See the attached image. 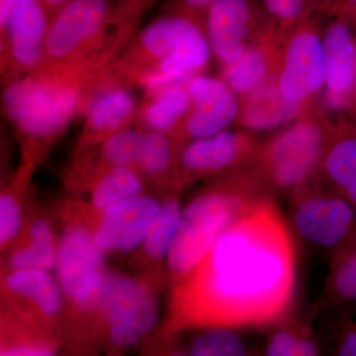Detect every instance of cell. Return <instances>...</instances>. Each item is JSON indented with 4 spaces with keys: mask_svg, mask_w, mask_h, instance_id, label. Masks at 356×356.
I'll list each match as a JSON object with an SVG mask.
<instances>
[{
    "mask_svg": "<svg viewBox=\"0 0 356 356\" xmlns=\"http://www.w3.org/2000/svg\"><path fill=\"white\" fill-rule=\"evenodd\" d=\"M321 177L356 210V124L331 128Z\"/></svg>",
    "mask_w": 356,
    "mask_h": 356,
    "instance_id": "15",
    "label": "cell"
},
{
    "mask_svg": "<svg viewBox=\"0 0 356 356\" xmlns=\"http://www.w3.org/2000/svg\"><path fill=\"white\" fill-rule=\"evenodd\" d=\"M325 310L329 313L325 348L332 355L356 356V303Z\"/></svg>",
    "mask_w": 356,
    "mask_h": 356,
    "instance_id": "25",
    "label": "cell"
},
{
    "mask_svg": "<svg viewBox=\"0 0 356 356\" xmlns=\"http://www.w3.org/2000/svg\"><path fill=\"white\" fill-rule=\"evenodd\" d=\"M47 3L51 4V6H58V4L64 3L67 0H44Z\"/></svg>",
    "mask_w": 356,
    "mask_h": 356,
    "instance_id": "37",
    "label": "cell"
},
{
    "mask_svg": "<svg viewBox=\"0 0 356 356\" xmlns=\"http://www.w3.org/2000/svg\"><path fill=\"white\" fill-rule=\"evenodd\" d=\"M105 274L102 271L88 274L74 293V304L83 313L89 314L102 309Z\"/></svg>",
    "mask_w": 356,
    "mask_h": 356,
    "instance_id": "31",
    "label": "cell"
},
{
    "mask_svg": "<svg viewBox=\"0 0 356 356\" xmlns=\"http://www.w3.org/2000/svg\"><path fill=\"white\" fill-rule=\"evenodd\" d=\"M172 149L163 132L154 130L143 135L138 163L149 175H161L172 163Z\"/></svg>",
    "mask_w": 356,
    "mask_h": 356,
    "instance_id": "30",
    "label": "cell"
},
{
    "mask_svg": "<svg viewBox=\"0 0 356 356\" xmlns=\"http://www.w3.org/2000/svg\"><path fill=\"white\" fill-rule=\"evenodd\" d=\"M86 96L79 70L51 67L7 86L3 104L21 132L43 138L64 129L83 107Z\"/></svg>",
    "mask_w": 356,
    "mask_h": 356,
    "instance_id": "3",
    "label": "cell"
},
{
    "mask_svg": "<svg viewBox=\"0 0 356 356\" xmlns=\"http://www.w3.org/2000/svg\"><path fill=\"white\" fill-rule=\"evenodd\" d=\"M31 247L22 248L11 257L10 266L19 269L48 270L56 264L53 234L44 220H36L31 227Z\"/></svg>",
    "mask_w": 356,
    "mask_h": 356,
    "instance_id": "28",
    "label": "cell"
},
{
    "mask_svg": "<svg viewBox=\"0 0 356 356\" xmlns=\"http://www.w3.org/2000/svg\"><path fill=\"white\" fill-rule=\"evenodd\" d=\"M102 250L83 228L70 229L58 247L56 266L65 294L72 298L76 287L88 274L102 271Z\"/></svg>",
    "mask_w": 356,
    "mask_h": 356,
    "instance_id": "16",
    "label": "cell"
},
{
    "mask_svg": "<svg viewBox=\"0 0 356 356\" xmlns=\"http://www.w3.org/2000/svg\"><path fill=\"white\" fill-rule=\"evenodd\" d=\"M356 303V236L330 257L324 307Z\"/></svg>",
    "mask_w": 356,
    "mask_h": 356,
    "instance_id": "21",
    "label": "cell"
},
{
    "mask_svg": "<svg viewBox=\"0 0 356 356\" xmlns=\"http://www.w3.org/2000/svg\"><path fill=\"white\" fill-rule=\"evenodd\" d=\"M289 197L293 235L312 250L332 257L356 236V210L321 177Z\"/></svg>",
    "mask_w": 356,
    "mask_h": 356,
    "instance_id": "5",
    "label": "cell"
},
{
    "mask_svg": "<svg viewBox=\"0 0 356 356\" xmlns=\"http://www.w3.org/2000/svg\"><path fill=\"white\" fill-rule=\"evenodd\" d=\"M325 86V104L334 111L356 107V38L350 26L337 21L323 39Z\"/></svg>",
    "mask_w": 356,
    "mask_h": 356,
    "instance_id": "10",
    "label": "cell"
},
{
    "mask_svg": "<svg viewBox=\"0 0 356 356\" xmlns=\"http://www.w3.org/2000/svg\"><path fill=\"white\" fill-rule=\"evenodd\" d=\"M276 81L283 95L303 103L323 88L325 84L324 50L317 32L302 28L290 37Z\"/></svg>",
    "mask_w": 356,
    "mask_h": 356,
    "instance_id": "8",
    "label": "cell"
},
{
    "mask_svg": "<svg viewBox=\"0 0 356 356\" xmlns=\"http://www.w3.org/2000/svg\"><path fill=\"white\" fill-rule=\"evenodd\" d=\"M100 311L108 320L112 343L121 348L137 343L158 321V308L146 288L118 274H105Z\"/></svg>",
    "mask_w": 356,
    "mask_h": 356,
    "instance_id": "7",
    "label": "cell"
},
{
    "mask_svg": "<svg viewBox=\"0 0 356 356\" xmlns=\"http://www.w3.org/2000/svg\"><path fill=\"white\" fill-rule=\"evenodd\" d=\"M350 1L351 3V6H353V7H355V8H356V0H350Z\"/></svg>",
    "mask_w": 356,
    "mask_h": 356,
    "instance_id": "38",
    "label": "cell"
},
{
    "mask_svg": "<svg viewBox=\"0 0 356 356\" xmlns=\"http://www.w3.org/2000/svg\"><path fill=\"white\" fill-rule=\"evenodd\" d=\"M186 88L192 100V109L182 125L187 137L195 140L216 135L240 117L238 98L224 81L194 76L187 81Z\"/></svg>",
    "mask_w": 356,
    "mask_h": 356,
    "instance_id": "9",
    "label": "cell"
},
{
    "mask_svg": "<svg viewBox=\"0 0 356 356\" xmlns=\"http://www.w3.org/2000/svg\"><path fill=\"white\" fill-rule=\"evenodd\" d=\"M302 105L283 95L275 79L248 96L238 121L245 130L273 131L298 118Z\"/></svg>",
    "mask_w": 356,
    "mask_h": 356,
    "instance_id": "17",
    "label": "cell"
},
{
    "mask_svg": "<svg viewBox=\"0 0 356 356\" xmlns=\"http://www.w3.org/2000/svg\"><path fill=\"white\" fill-rule=\"evenodd\" d=\"M257 146L250 134L226 129L191 143L182 152L181 165L193 175L224 172L252 163Z\"/></svg>",
    "mask_w": 356,
    "mask_h": 356,
    "instance_id": "13",
    "label": "cell"
},
{
    "mask_svg": "<svg viewBox=\"0 0 356 356\" xmlns=\"http://www.w3.org/2000/svg\"><path fill=\"white\" fill-rule=\"evenodd\" d=\"M182 210L177 199L170 198L159 208L144 243L147 255L154 261L168 257L179 228Z\"/></svg>",
    "mask_w": 356,
    "mask_h": 356,
    "instance_id": "24",
    "label": "cell"
},
{
    "mask_svg": "<svg viewBox=\"0 0 356 356\" xmlns=\"http://www.w3.org/2000/svg\"><path fill=\"white\" fill-rule=\"evenodd\" d=\"M6 286L31 299L46 315H55L60 308V287L44 269L15 270L6 278Z\"/></svg>",
    "mask_w": 356,
    "mask_h": 356,
    "instance_id": "22",
    "label": "cell"
},
{
    "mask_svg": "<svg viewBox=\"0 0 356 356\" xmlns=\"http://www.w3.org/2000/svg\"><path fill=\"white\" fill-rule=\"evenodd\" d=\"M267 339L264 353L267 356H317L322 344L307 325H280Z\"/></svg>",
    "mask_w": 356,
    "mask_h": 356,
    "instance_id": "23",
    "label": "cell"
},
{
    "mask_svg": "<svg viewBox=\"0 0 356 356\" xmlns=\"http://www.w3.org/2000/svg\"><path fill=\"white\" fill-rule=\"evenodd\" d=\"M250 21V7L245 0H222L211 6L208 17L211 50L225 67L247 50Z\"/></svg>",
    "mask_w": 356,
    "mask_h": 356,
    "instance_id": "14",
    "label": "cell"
},
{
    "mask_svg": "<svg viewBox=\"0 0 356 356\" xmlns=\"http://www.w3.org/2000/svg\"><path fill=\"white\" fill-rule=\"evenodd\" d=\"M331 128L303 117L257 146L252 166L271 193L291 195L321 178Z\"/></svg>",
    "mask_w": 356,
    "mask_h": 356,
    "instance_id": "4",
    "label": "cell"
},
{
    "mask_svg": "<svg viewBox=\"0 0 356 356\" xmlns=\"http://www.w3.org/2000/svg\"><path fill=\"white\" fill-rule=\"evenodd\" d=\"M142 189L137 173L129 166H114L96 184L92 201L98 209H107L135 197Z\"/></svg>",
    "mask_w": 356,
    "mask_h": 356,
    "instance_id": "26",
    "label": "cell"
},
{
    "mask_svg": "<svg viewBox=\"0 0 356 356\" xmlns=\"http://www.w3.org/2000/svg\"><path fill=\"white\" fill-rule=\"evenodd\" d=\"M48 20L39 0H14L1 33L8 58L20 70L36 69L44 60Z\"/></svg>",
    "mask_w": 356,
    "mask_h": 356,
    "instance_id": "12",
    "label": "cell"
},
{
    "mask_svg": "<svg viewBox=\"0 0 356 356\" xmlns=\"http://www.w3.org/2000/svg\"><path fill=\"white\" fill-rule=\"evenodd\" d=\"M158 201L137 195L105 209L96 229V245L105 252H130L143 245L156 214Z\"/></svg>",
    "mask_w": 356,
    "mask_h": 356,
    "instance_id": "11",
    "label": "cell"
},
{
    "mask_svg": "<svg viewBox=\"0 0 356 356\" xmlns=\"http://www.w3.org/2000/svg\"><path fill=\"white\" fill-rule=\"evenodd\" d=\"M143 135L131 129L116 131L103 145L102 154L109 165L129 166L138 163Z\"/></svg>",
    "mask_w": 356,
    "mask_h": 356,
    "instance_id": "29",
    "label": "cell"
},
{
    "mask_svg": "<svg viewBox=\"0 0 356 356\" xmlns=\"http://www.w3.org/2000/svg\"><path fill=\"white\" fill-rule=\"evenodd\" d=\"M222 1V0H186L187 3L193 6H202L206 4H214L216 2Z\"/></svg>",
    "mask_w": 356,
    "mask_h": 356,
    "instance_id": "36",
    "label": "cell"
},
{
    "mask_svg": "<svg viewBox=\"0 0 356 356\" xmlns=\"http://www.w3.org/2000/svg\"><path fill=\"white\" fill-rule=\"evenodd\" d=\"M51 350L41 346H24V348H11L3 355H51Z\"/></svg>",
    "mask_w": 356,
    "mask_h": 356,
    "instance_id": "34",
    "label": "cell"
},
{
    "mask_svg": "<svg viewBox=\"0 0 356 356\" xmlns=\"http://www.w3.org/2000/svg\"><path fill=\"white\" fill-rule=\"evenodd\" d=\"M86 105V131L91 135H103L118 131L130 121L137 102L130 89L107 84L97 91Z\"/></svg>",
    "mask_w": 356,
    "mask_h": 356,
    "instance_id": "18",
    "label": "cell"
},
{
    "mask_svg": "<svg viewBox=\"0 0 356 356\" xmlns=\"http://www.w3.org/2000/svg\"><path fill=\"white\" fill-rule=\"evenodd\" d=\"M14 0H0V25L6 24L11 8H13Z\"/></svg>",
    "mask_w": 356,
    "mask_h": 356,
    "instance_id": "35",
    "label": "cell"
},
{
    "mask_svg": "<svg viewBox=\"0 0 356 356\" xmlns=\"http://www.w3.org/2000/svg\"><path fill=\"white\" fill-rule=\"evenodd\" d=\"M107 13L104 0H70L49 26L42 65L70 67L102 38Z\"/></svg>",
    "mask_w": 356,
    "mask_h": 356,
    "instance_id": "6",
    "label": "cell"
},
{
    "mask_svg": "<svg viewBox=\"0 0 356 356\" xmlns=\"http://www.w3.org/2000/svg\"><path fill=\"white\" fill-rule=\"evenodd\" d=\"M200 34L202 32L197 26L185 18H163L154 21L142 32L139 50L146 58L158 64L159 60Z\"/></svg>",
    "mask_w": 356,
    "mask_h": 356,
    "instance_id": "20",
    "label": "cell"
},
{
    "mask_svg": "<svg viewBox=\"0 0 356 356\" xmlns=\"http://www.w3.org/2000/svg\"><path fill=\"white\" fill-rule=\"evenodd\" d=\"M266 6L274 16L285 20L296 19L304 10L303 0H266Z\"/></svg>",
    "mask_w": 356,
    "mask_h": 356,
    "instance_id": "33",
    "label": "cell"
},
{
    "mask_svg": "<svg viewBox=\"0 0 356 356\" xmlns=\"http://www.w3.org/2000/svg\"><path fill=\"white\" fill-rule=\"evenodd\" d=\"M227 327H211L192 339L188 355L243 356L252 355L245 337Z\"/></svg>",
    "mask_w": 356,
    "mask_h": 356,
    "instance_id": "27",
    "label": "cell"
},
{
    "mask_svg": "<svg viewBox=\"0 0 356 356\" xmlns=\"http://www.w3.org/2000/svg\"><path fill=\"white\" fill-rule=\"evenodd\" d=\"M273 67L270 48L248 47L238 60L225 67V83L235 95L248 97L270 81Z\"/></svg>",
    "mask_w": 356,
    "mask_h": 356,
    "instance_id": "19",
    "label": "cell"
},
{
    "mask_svg": "<svg viewBox=\"0 0 356 356\" xmlns=\"http://www.w3.org/2000/svg\"><path fill=\"white\" fill-rule=\"evenodd\" d=\"M21 209L15 199L2 194L0 198V243H8L17 236L21 228Z\"/></svg>",
    "mask_w": 356,
    "mask_h": 356,
    "instance_id": "32",
    "label": "cell"
},
{
    "mask_svg": "<svg viewBox=\"0 0 356 356\" xmlns=\"http://www.w3.org/2000/svg\"><path fill=\"white\" fill-rule=\"evenodd\" d=\"M191 273L184 305L194 323L243 330L286 321L296 291V247L273 196L236 218Z\"/></svg>",
    "mask_w": 356,
    "mask_h": 356,
    "instance_id": "1",
    "label": "cell"
},
{
    "mask_svg": "<svg viewBox=\"0 0 356 356\" xmlns=\"http://www.w3.org/2000/svg\"><path fill=\"white\" fill-rule=\"evenodd\" d=\"M254 168L243 166L228 184L196 196L182 210L179 228L168 252V264L177 277L189 275L203 261L217 238L252 204L268 197Z\"/></svg>",
    "mask_w": 356,
    "mask_h": 356,
    "instance_id": "2",
    "label": "cell"
}]
</instances>
